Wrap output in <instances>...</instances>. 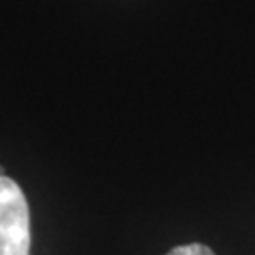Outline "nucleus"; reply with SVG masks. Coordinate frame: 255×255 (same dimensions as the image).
I'll use <instances>...</instances> for the list:
<instances>
[{
  "instance_id": "7ed1b4c3",
  "label": "nucleus",
  "mask_w": 255,
  "mask_h": 255,
  "mask_svg": "<svg viewBox=\"0 0 255 255\" xmlns=\"http://www.w3.org/2000/svg\"><path fill=\"white\" fill-rule=\"evenodd\" d=\"M0 176H4V170H2V166H0Z\"/></svg>"
},
{
  "instance_id": "f03ea898",
  "label": "nucleus",
  "mask_w": 255,
  "mask_h": 255,
  "mask_svg": "<svg viewBox=\"0 0 255 255\" xmlns=\"http://www.w3.org/2000/svg\"><path fill=\"white\" fill-rule=\"evenodd\" d=\"M166 255H216V252L201 242H189V244L172 248L170 252H166Z\"/></svg>"
},
{
  "instance_id": "f257e3e1",
  "label": "nucleus",
  "mask_w": 255,
  "mask_h": 255,
  "mask_svg": "<svg viewBox=\"0 0 255 255\" xmlns=\"http://www.w3.org/2000/svg\"><path fill=\"white\" fill-rule=\"evenodd\" d=\"M0 255H30L27 197L8 176H0Z\"/></svg>"
}]
</instances>
